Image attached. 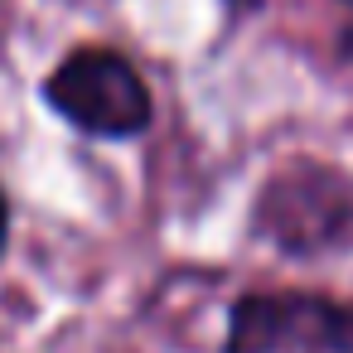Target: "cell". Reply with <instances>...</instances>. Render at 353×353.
Returning <instances> with one entry per match:
<instances>
[{
  "mask_svg": "<svg viewBox=\"0 0 353 353\" xmlns=\"http://www.w3.org/2000/svg\"><path fill=\"white\" fill-rule=\"evenodd\" d=\"M228 353H353V305L310 290H256L228 314Z\"/></svg>",
  "mask_w": 353,
  "mask_h": 353,
  "instance_id": "cell-3",
  "label": "cell"
},
{
  "mask_svg": "<svg viewBox=\"0 0 353 353\" xmlns=\"http://www.w3.org/2000/svg\"><path fill=\"white\" fill-rule=\"evenodd\" d=\"M6 232H10V208H6V194H0V252H6Z\"/></svg>",
  "mask_w": 353,
  "mask_h": 353,
  "instance_id": "cell-4",
  "label": "cell"
},
{
  "mask_svg": "<svg viewBox=\"0 0 353 353\" xmlns=\"http://www.w3.org/2000/svg\"><path fill=\"white\" fill-rule=\"evenodd\" d=\"M49 107L73 121L88 136H107V141H126L141 136L150 126V88L141 83V73L112 54V49H78L68 54L49 83H44Z\"/></svg>",
  "mask_w": 353,
  "mask_h": 353,
  "instance_id": "cell-2",
  "label": "cell"
},
{
  "mask_svg": "<svg viewBox=\"0 0 353 353\" xmlns=\"http://www.w3.org/2000/svg\"><path fill=\"white\" fill-rule=\"evenodd\" d=\"M252 232L281 256L314 261L353 247V174L329 160L271 170L252 203Z\"/></svg>",
  "mask_w": 353,
  "mask_h": 353,
  "instance_id": "cell-1",
  "label": "cell"
},
{
  "mask_svg": "<svg viewBox=\"0 0 353 353\" xmlns=\"http://www.w3.org/2000/svg\"><path fill=\"white\" fill-rule=\"evenodd\" d=\"M339 6H348V10H353V0H339Z\"/></svg>",
  "mask_w": 353,
  "mask_h": 353,
  "instance_id": "cell-5",
  "label": "cell"
}]
</instances>
